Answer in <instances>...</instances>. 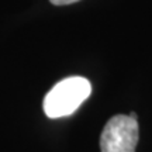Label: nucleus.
I'll return each mask as SVG.
<instances>
[{
    "label": "nucleus",
    "mask_w": 152,
    "mask_h": 152,
    "mask_svg": "<svg viewBox=\"0 0 152 152\" xmlns=\"http://www.w3.org/2000/svg\"><path fill=\"white\" fill-rule=\"evenodd\" d=\"M92 93V85L86 77L71 76L58 82L44 99V111L49 118L71 115Z\"/></svg>",
    "instance_id": "1"
},
{
    "label": "nucleus",
    "mask_w": 152,
    "mask_h": 152,
    "mask_svg": "<svg viewBox=\"0 0 152 152\" xmlns=\"http://www.w3.org/2000/svg\"><path fill=\"white\" fill-rule=\"evenodd\" d=\"M140 137L138 121L117 114L107 121L100 135L102 152H135Z\"/></svg>",
    "instance_id": "2"
},
{
    "label": "nucleus",
    "mask_w": 152,
    "mask_h": 152,
    "mask_svg": "<svg viewBox=\"0 0 152 152\" xmlns=\"http://www.w3.org/2000/svg\"><path fill=\"white\" fill-rule=\"evenodd\" d=\"M52 4L55 6H66V4H72V3H76L79 0H49Z\"/></svg>",
    "instance_id": "3"
},
{
    "label": "nucleus",
    "mask_w": 152,
    "mask_h": 152,
    "mask_svg": "<svg viewBox=\"0 0 152 152\" xmlns=\"http://www.w3.org/2000/svg\"><path fill=\"white\" fill-rule=\"evenodd\" d=\"M130 117H131V118H134V120H137V114H135V113H131Z\"/></svg>",
    "instance_id": "4"
}]
</instances>
